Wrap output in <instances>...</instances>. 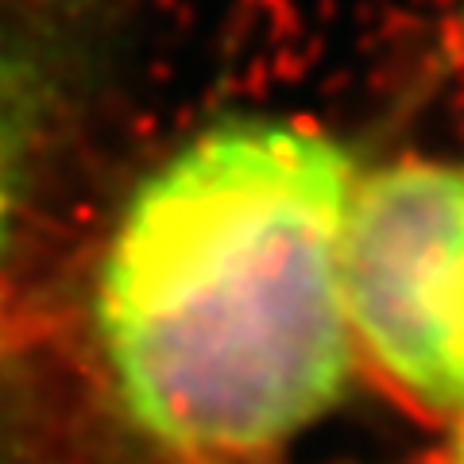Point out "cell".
<instances>
[{
	"label": "cell",
	"mask_w": 464,
	"mask_h": 464,
	"mask_svg": "<svg viewBox=\"0 0 464 464\" xmlns=\"http://www.w3.org/2000/svg\"><path fill=\"white\" fill-rule=\"evenodd\" d=\"M348 194L337 140L259 116L206 128L132 194L101 264L97 337L148 438L264 453L337 402Z\"/></svg>",
	"instance_id": "1"
},
{
	"label": "cell",
	"mask_w": 464,
	"mask_h": 464,
	"mask_svg": "<svg viewBox=\"0 0 464 464\" xmlns=\"http://www.w3.org/2000/svg\"><path fill=\"white\" fill-rule=\"evenodd\" d=\"M337 279L348 344L387 395L464 418V167L406 159L353 186Z\"/></svg>",
	"instance_id": "2"
},
{
	"label": "cell",
	"mask_w": 464,
	"mask_h": 464,
	"mask_svg": "<svg viewBox=\"0 0 464 464\" xmlns=\"http://www.w3.org/2000/svg\"><path fill=\"white\" fill-rule=\"evenodd\" d=\"M63 27L0 16V271L32 159L63 97Z\"/></svg>",
	"instance_id": "3"
},
{
	"label": "cell",
	"mask_w": 464,
	"mask_h": 464,
	"mask_svg": "<svg viewBox=\"0 0 464 464\" xmlns=\"http://www.w3.org/2000/svg\"><path fill=\"white\" fill-rule=\"evenodd\" d=\"M453 464H464V426H460V441H457V457H453Z\"/></svg>",
	"instance_id": "4"
}]
</instances>
